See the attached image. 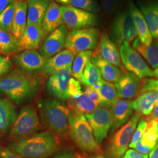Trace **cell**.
I'll list each match as a JSON object with an SVG mask.
<instances>
[{
  "instance_id": "6da1fadb",
  "label": "cell",
  "mask_w": 158,
  "mask_h": 158,
  "mask_svg": "<svg viewBox=\"0 0 158 158\" xmlns=\"http://www.w3.org/2000/svg\"><path fill=\"white\" fill-rule=\"evenodd\" d=\"M57 141L52 134L36 133L18 139L10 147L14 152L25 158H46L55 152Z\"/></svg>"
},
{
  "instance_id": "7a4b0ae2",
  "label": "cell",
  "mask_w": 158,
  "mask_h": 158,
  "mask_svg": "<svg viewBox=\"0 0 158 158\" xmlns=\"http://www.w3.org/2000/svg\"><path fill=\"white\" fill-rule=\"evenodd\" d=\"M35 90V85L23 70L17 69L0 77V94L17 104L28 101Z\"/></svg>"
},
{
  "instance_id": "3957f363",
  "label": "cell",
  "mask_w": 158,
  "mask_h": 158,
  "mask_svg": "<svg viewBox=\"0 0 158 158\" xmlns=\"http://www.w3.org/2000/svg\"><path fill=\"white\" fill-rule=\"evenodd\" d=\"M39 108L44 124L53 134L63 136L68 133L70 113L69 108L56 100L46 98L40 100Z\"/></svg>"
},
{
  "instance_id": "277c9868",
  "label": "cell",
  "mask_w": 158,
  "mask_h": 158,
  "mask_svg": "<svg viewBox=\"0 0 158 158\" xmlns=\"http://www.w3.org/2000/svg\"><path fill=\"white\" fill-rule=\"evenodd\" d=\"M69 132L71 139L79 148L86 152H101L96 142L92 128L83 115H77L70 111L69 117Z\"/></svg>"
},
{
  "instance_id": "5b68a950",
  "label": "cell",
  "mask_w": 158,
  "mask_h": 158,
  "mask_svg": "<svg viewBox=\"0 0 158 158\" xmlns=\"http://www.w3.org/2000/svg\"><path fill=\"white\" fill-rule=\"evenodd\" d=\"M141 116L140 114L136 113L127 123L113 135L108 145L107 154L109 158H122L130 145Z\"/></svg>"
},
{
  "instance_id": "8992f818",
  "label": "cell",
  "mask_w": 158,
  "mask_h": 158,
  "mask_svg": "<svg viewBox=\"0 0 158 158\" xmlns=\"http://www.w3.org/2000/svg\"><path fill=\"white\" fill-rule=\"evenodd\" d=\"M100 36V31L91 27L73 30L69 32L65 48L76 54L95 49Z\"/></svg>"
},
{
  "instance_id": "52a82bcc",
  "label": "cell",
  "mask_w": 158,
  "mask_h": 158,
  "mask_svg": "<svg viewBox=\"0 0 158 158\" xmlns=\"http://www.w3.org/2000/svg\"><path fill=\"white\" fill-rule=\"evenodd\" d=\"M110 37L115 44L121 45L124 42H133L137 32L130 10L119 13L113 20L110 28Z\"/></svg>"
},
{
  "instance_id": "ba28073f",
  "label": "cell",
  "mask_w": 158,
  "mask_h": 158,
  "mask_svg": "<svg viewBox=\"0 0 158 158\" xmlns=\"http://www.w3.org/2000/svg\"><path fill=\"white\" fill-rule=\"evenodd\" d=\"M119 55L124 66L139 79L153 77V71L148 66L140 54L125 41L119 47Z\"/></svg>"
},
{
  "instance_id": "9c48e42d",
  "label": "cell",
  "mask_w": 158,
  "mask_h": 158,
  "mask_svg": "<svg viewBox=\"0 0 158 158\" xmlns=\"http://www.w3.org/2000/svg\"><path fill=\"white\" fill-rule=\"evenodd\" d=\"M63 24L70 31L91 28L98 23V17L90 12L71 6H60Z\"/></svg>"
},
{
  "instance_id": "30bf717a",
  "label": "cell",
  "mask_w": 158,
  "mask_h": 158,
  "mask_svg": "<svg viewBox=\"0 0 158 158\" xmlns=\"http://www.w3.org/2000/svg\"><path fill=\"white\" fill-rule=\"evenodd\" d=\"M40 128V118L35 108L28 106L19 113L12 126L11 135L13 138H23L32 134Z\"/></svg>"
},
{
  "instance_id": "8fae6325",
  "label": "cell",
  "mask_w": 158,
  "mask_h": 158,
  "mask_svg": "<svg viewBox=\"0 0 158 158\" xmlns=\"http://www.w3.org/2000/svg\"><path fill=\"white\" fill-rule=\"evenodd\" d=\"M85 116L92 128L96 142L101 144L107 138L113 124L110 108L100 106L93 113Z\"/></svg>"
},
{
  "instance_id": "7c38bea8",
  "label": "cell",
  "mask_w": 158,
  "mask_h": 158,
  "mask_svg": "<svg viewBox=\"0 0 158 158\" xmlns=\"http://www.w3.org/2000/svg\"><path fill=\"white\" fill-rule=\"evenodd\" d=\"M72 79V66L64 68L51 76L46 84L47 89L53 96L62 102L70 98L69 89Z\"/></svg>"
},
{
  "instance_id": "4fadbf2b",
  "label": "cell",
  "mask_w": 158,
  "mask_h": 158,
  "mask_svg": "<svg viewBox=\"0 0 158 158\" xmlns=\"http://www.w3.org/2000/svg\"><path fill=\"white\" fill-rule=\"evenodd\" d=\"M68 34V29L64 24L50 33L40 48V54L48 59L62 51L65 48Z\"/></svg>"
},
{
  "instance_id": "5bb4252c",
  "label": "cell",
  "mask_w": 158,
  "mask_h": 158,
  "mask_svg": "<svg viewBox=\"0 0 158 158\" xmlns=\"http://www.w3.org/2000/svg\"><path fill=\"white\" fill-rule=\"evenodd\" d=\"M14 62L23 72L34 73L42 70L47 59L36 50H25L14 57Z\"/></svg>"
},
{
  "instance_id": "9a60e30c",
  "label": "cell",
  "mask_w": 158,
  "mask_h": 158,
  "mask_svg": "<svg viewBox=\"0 0 158 158\" xmlns=\"http://www.w3.org/2000/svg\"><path fill=\"white\" fill-rule=\"evenodd\" d=\"M114 85L119 98L129 100L140 94L141 83L136 76L130 72L124 70Z\"/></svg>"
},
{
  "instance_id": "2e32d148",
  "label": "cell",
  "mask_w": 158,
  "mask_h": 158,
  "mask_svg": "<svg viewBox=\"0 0 158 158\" xmlns=\"http://www.w3.org/2000/svg\"><path fill=\"white\" fill-rule=\"evenodd\" d=\"M93 55L102 57L116 67L124 70L117 46L109 35L106 32L101 35L95 51L93 52Z\"/></svg>"
},
{
  "instance_id": "e0dca14e",
  "label": "cell",
  "mask_w": 158,
  "mask_h": 158,
  "mask_svg": "<svg viewBox=\"0 0 158 158\" xmlns=\"http://www.w3.org/2000/svg\"><path fill=\"white\" fill-rule=\"evenodd\" d=\"M113 117L111 132L117 130L129 120L133 113L132 102L128 99L119 98L111 106Z\"/></svg>"
},
{
  "instance_id": "ac0fdd59",
  "label": "cell",
  "mask_w": 158,
  "mask_h": 158,
  "mask_svg": "<svg viewBox=\"0 0 158 158\" xmlns=\"http://www.w3.org/2000/svg\"><path fill=\"white\" fill-rule=\"evenodd\" d=\"M76 53L67 49L47 59L42 72L46 76H52L64 68L72 66Z\"/></svg>"
},
{
  "instance_id": "d6986e66",
  "label": "cell",
  "mask_w": 158,
  "mask_h": 158,
  "mask_svg": "<svg viewBox=\"0 0 158 158\" xmlns=\"http://www.w3.org/2000/svg\"><path fill=\"white\" fill-rule=\"evenodd\" d=\"M46 35L42 23L27 25L19 38L23 50H35L40 46Z\"/></svg>"
},
{
  "instance_id": "ffe728a7",
  "label": "cell",
  "mask_w": 158,
  "mask_h": 158,
  "mask_svg": "<svg viewBox=\"0 0 158 158\" xmlns=\"http://www.w3.org/2000/svg\"><path fill=\"white\" fill-rule=\"evenodd\" d=\"M69 110L77 115H87L93 113L99 107L100 104L91 100L85 93L77 97H71L68 100Z\"/></svg>"
},
{
  "instance_id": "44dd1931",
  "label": "cell",
  "mask_w": 158,
  "mask_h": 158,
  "mask_svg": "<svg viewBox=\"0 0 158 158\" xmlns=\"http://www.w3.org/2000/svg\"><path fill=\"white\" fill-rule=\"evenodd\" d=\"M130 11L134 19L139 40L144 45H150L152 42V36L141 12L132 2L130 3Z\"/></svg>"
},
{
  "instance_id": "7402d4cb",
  "label": "cell",
  "mask_w": 158,
  "mask_h": 158,
  "mask_svg": "<svg viewBox=\"0 0 158 158\" xmlns=\"http://www.w3.org/2000/svg\"><path fill=\"white\" fill-rule=\"evenodd\" d=\"M52 0H28L27 25L41 23Z\"/></svg>"
},
{
  "instance_id": "603a6c76",
  "label": "cell",
  "mask_w": 158,
  "mask_h": 158,
  "mask_svg": "<svg viewBox=\"0 0 158 158\" xmlns=\"http://www.w3.org/2000/svg\"><path fill=\"white\" fill-rule=\"evenodd\" d=\"M158 100V91H147L132 102L133 109L141 115L148 116L152 112Z\"/></svg>"
},
{
  "instance_id": "cb8c5ba5",
  "label": "cell",
  "mask_w": 158,
  "mask_h": 158,
  "mask_svg": "<svg viewBox=\"0 0 158 158\" xmlns=\"http://www.w3.org/2000/svg\"><path fill=\"white\" fill-rule=\"evenodd\" d=\"M60 6L52 1L42 23L45 34H49L63 25Z\"/></svg>"
},
{
  "instance_id": "d4e9b609",
  "label": "cell",
  "mask_w": 158,
  "mask_h": 158,
  "mask_svg": "<svg viewBox=\"0 0 158 158\" xmlns=\"http://www.w3.org/2000/svg\"><path fill=\"white\" fill-rule=\"evenodd\" d=\"M17 118V109L11 102L0 98V131L6 132Z\"/></svg>"
},
{
  "instance_id": "484cf974",
  "label": "cell",
  "mask_w": 158,
  "mask_h": 158,
  "mask_svg": "<svg viewBox=\"0 0 158 158\" xmlns=\"http://www.w3.org/2000/svg\"><path fill=\"white\" fill-rule=\"evenodd\" d=\"M27 2L16 0V8L11 32L19 40L27 26Z\"/></svg>"
},
{
  "instance_id": "4316f807",
  "label": "cell",
  "mask_w": 158,
  "mask_h": 158,
  "mask_svg": "<svg viewBox=\"0 0 158 158\" xmlns=\"http://www.w3.org/2000/svg\"><path fill=\"white\" fill-rule=\"evenodd\" d=\"M132 48L146 59L152 68H158V40H153L149 46H145L136 38L133 41Z\"/></svg>"
},
{
  "instance_id": "83f0119b",
  "label": "cell",
  "mask_w": 158,
  "mask_h": 158,
  "mask_svg": "<svg viewBox=\"0 0 158 158\" xmlns=\"http://www.w3.org/2000/svg\"><path fill=\"white\" fill-rule=\"evenodd\" d=\"M91 60L99 69L102 73V78L106 81L110 83L116 82L122 74L118 68L108 62L102 57L93 55Z\"/></svg>"
},
{
  "instance_id": "f1b7e54d",
  "label": "cell",
  "mask_w": 158,
  "mask_h": 158,
  "mask_svg": "<svg viewBox=\"0 0 158 158\" xmlns=\"http://www.w3.org/2000/svg\"><path fill=\"white\" fill-rule=\"evenodd\" d=\"M141 12L144 17L153 38L158 40V3L150 2L141 6Z\"/></svg>"
},
{
  "instance_id": "f546056e",
  "label": "cell",
  "mask_w": 158,
  "mask_h": 158,
  "mask_svg": "<svg viewBox=\"0 0 158 158\" xmlns=\"http://www.w3.org/2000/svg\"><path fill=\"white\" fill-rule=\"evenodd\" d=\"M23 50L18 38L11 32L0 29V51L6 54H13Z\"/></svg>"
},
{
  "instance_id": "4dcf8cb0",
  "label": "cell",
  "mask_w": 158,
  "mask_h": 158,
  "mask_svg": "<svg viewBox=\"0 0 158 158\" xmlns=\"http://www.w3.org/2000/svg\"><path fill=\"white\" fill-rule=\"evenodd\" d=\"M100 98L101 106L111 107V106L118 98L117 91L115 85L102 80L101 87L96 90Z\"/></svg>"
},
{
  "instance_id": "1f68e13d",
  "label": "cell",
  "mask_w": 158,
  "mask_h": 158,
  "mask_svg": "<svg viewBox=\"0 0 158 158\" xmlns=\"http://www.w3.org/2000/svg\"><path fill=\"white\" fill-rule=\"evenodd\" d=\"M92 55V51H85L77 53L74 57L72 65V76L74 79L81 81L85 68L91 62Z\"/></svg>"
},
{
  "instance_id": "d6a6232c",
  "label": "cell",
  "mask_w": 158,
  "mask_h": 158,
  "mask_svg": "<svg viewBox=\"0 0 158 158\" xmlns=\"http://www.w3.org/2000/svg\"><path fill=\"white\" fill-rule=\"evenodd\" d=\"M147 128L141 141L143 145L154 148L158 141V128L156 118L147 121Z\"/></svg>"
},
{
  "instance_id": "836d02e7",
  "label": "cell",
  "mask_w": 158,
  "mask_h": 158,
  "mask_svg": "<svg viewBox=\"0 0 158 158\" xmlns=\"http://www.w3.org/2000/svg\"><path fill=\"white\" fill-rule=\"evenodd\" d=\"M102 80L100 70L95 64L90 62L85 68L81 82L87 87H93Z\"/></svg>"
},
{
  "instance_id": "e575fe53",
  "label": "cell",
  "mask_w": 158,
  "mask_h": 158,
  "mask_svg": "<svg viewBox=\"0 0 158 158\" xmlns=\"http://www.w3.org/2000/svg\"><path fill=\"white\" fill-rule=\"evenodd\" d=\"M15 8L16 0H14L0 14V29L11 32Z\"/></svg>"
},
{
  "instance_id": "d590c367",
  "label": "cell",
  "mask_w": 158,
  "mask_h": 158,
  "mask_svg": "<svg viewBox=\"0 0 158 158\" xmlns=\"http://www.w3.org/2000/svg\"><path fill=\"white\" fill-rule=\"evenodd\" d=\"M69 4L75 8L94 14L100 10L99 6L94 0H70Z\"/></svg>"
},
{
  "instance_id": "8d00e7d4",
  "label": "cell",
  "mask_w": 158,
  "mask_h": 158,
  "mask_svg": "<svg viewBox=\"0 0 158 158\" xmlns=\"http://www.w3.org/2000/svg\"><path fill=\"white\" fill-rule=\"evenodd\" d=\"M147 123H148L145 119H142L139 121V124L134 133V135L132 136V139L129 145V147L131 148H135L136 144L141 140L142 136L147 128Z\"/></svg>"
},
{
  "instance_id": "74e56055",
  "label": "cell",
  "mask_w": 158,
  "mask_h": 158,
  "mask_svg": "<svg viewBox=\"0 0 158 158\" xmlns=\"http://www.w3.org/2000/svg\"><path fill=\"white\" fill-rule=\"evenodd\" d=\"M12 66V62L10 57L0 55V77L9 73Z\"/></svg>"
},
{
  "instance_id": "f35d334b",
  "label": "cell",
  "mask_w": 158,
  "mask_h": 158,
  "mask_svg": "<svg viewBox=\"0 0 158 158\" xmlns=\"http://www.w3.org/2000/svg\"><path fill=\"white\" fill-rule=\"evenodd\" d=\"M69 93L70 98L77 97L84 93L81 90V87L80 81L73 77H72L70 81Z\"/></svg>"
},
{
  "instance_id": "ab89813d",
  "label": "cell",
  "mask_w": 158,
  "mask_h": 158,
  "mask_svg": "<svg viewBox=\"0 0 158 158\" xmlns=\"http://www.w3.org/2000/svg\"><path fill=\"white\" fill-rule=\"evenodd\" d=\"M151 91H158V79H145L142 81L140 93Z\"/></svg>"
},
{
  "instance_id": "60d3db41",
  "label": "cell",
  "mask_w": 158,
  "mask_h": 158,
  "mask_svg": "<svg viewBox=\"0 0 158 158\" xmlns=\"http://www.w3.org/2000/svg\"><path fill=\"white\" fill-rule=\"evenodd\" d=\"M0 158H25L6 148H0Z\"/></svg>"
},
{
  "instance_id": "b9f144b4",
  "label": "cell",
  "mask_w": 158,
  "mask_h": 158,
  "mask_svg": "<svg viewBox=\"0 0 158 158\" xmlns=\"http://www.w3.org/2000/svg\"><path fill=\"white\" fill-rule=\"evenodd\" d=\"M117 0H103L102 7L107 14L113 12L116 6Z\"/></svg>"
},
{
  "instance_id": "7bdbcfd3",
  "label": "cell",
  "mask_w": 158,
  "mask_h": 158,
  "mask_svg": "<svg viewBox=\"0 0 158 158\" xmlns=\"http://www.w3.org/2000/svg\"><path fill=\"white\" fill-rule=\"evenodd\" d=\"M84 93L85 95L89 97L91 100L100 103V106H101L100 98L99 95H98L97 91L95 89H94L92 87H87Z\"/></svg>"
},
{
  "instance_id": "ee69618b",
  "label": "cell",
  "mask_w": 158,
  "mask_h": 158,
  "mask_svg": "<svg viewBox=\"0 0 158 158\" xmlns=\"http://www.w3.org/2000/svg\"><path fill=\"white\" fill-rule=\"evenodd\" d=\"M123 158H148V155L138 152L134 149H130L126 152Z\"/></svg>"
},
{
  "instance_id": "f6af8a7d",
  "label": "cell",
  "mask_w": 158,
  "mask_h": 158,
  "mask_svg": "<svg viewBox=\"0 0 158 158\" xmlns=\"http://www.w3.org/2000/svg\"><path fill=\"white\" fill-rule=\"evenodd\" d=\"M135 149L138 152L143 154V155H148L149 153L151 152V151H152L153 149L152 148L142 145L141 140L136 144Z\"/></svg>"
},
{
  "instance_id": "bcb514c9",
  "label": "cell",
  "mask_w": 158,
  "mask_h": 158,
  "mask_svg": "<svg viewBox=\"0 0 158 158\" xmlns=\"http://www.w3.org/2000/svg\"><path fill=\"white\" fill-rule=\"evenodd\" d=\"M53 158H79V157L71 151L66 150L57 153Z\"/></svg>"
},
{
  "instance_id": "7dc6e473",
  "label": "cell",
  "mask_w": 158,
  "mask_h": 158,
  "mask_svg": "<svg viewBox=\"0 0 158 158\" xmlns=\"http://www.w3.org/2000/svg\"><path fill=\"white\" fill-rule=\"evenodd\" d=\"M156 118H158V100L155 104V106L152 112L150 115L147 116V118L145 120L147 121H149L150 120H152L153 119Z\"/></svg>"
},
{
  "instance_id": "c3c4849f",
  "label": "cell",
  "mask_w": 158,
  "mask_h": 158,
  "mask_svg": "<svg viewBox=\"0 0 158 158\" xmlns=\"http://www.w3.org/2000/svg\"><path fill=\"white\" fill-rule=\"evenodd\" d=\"M14 0H0V14Z\"/></svg>"
},
{
  "instance_id": "681fc988",
  "label": "cell",
  "mask_w": 158,
  "mask_h": 158,
  "mask_svg": "<svg viewBox=\"0 0 158 158\" xmlns=\"http://www.w3.org/2000/svg\"><path fill=\"white\" fill-rule=\"evenodd\" d=\"M149 158H158V142L156 146L150 153Z\"/></svg>"
},
{
  "instance_id": "f907efd6",
  "label": "cell",
  "mask_w": 158,
  "mask_h": 158,
  "mask_svg": "<svg viewBox=\"0 0 158 158\" xmlns=\"http://www.w3.org/2000/svg\"><path fill=\"white\" fill-rule=\"evenodd\" d=\"M58 2L61 3L63 4H69L70 0H56Z\"/></svg>"
},
{
  "instance_id": "816d5d0a",
  "label": "cell",
  "mask_w": 158,
  "mask_h": 158,
  "mask_svg": "<svg viewBox=\"0 0 158 158\" xmlns=\"http://www.w3.org/2000/svg\"><path fill=\"white\" fill-rule=\"evenodd\" d=\"M153 74H154V77L158 78V68L155 69V70L153 71Z\"/></svg>"
},
{
  "instance_id": "f5cc1de1",
  "label": "cell",
  "mask_w": 158,
  "mask_h": 158,
  "mask_svg": "<svg viewBox=\"0 0 158 158\" xmlns=\"http://www.w3.org/2000/svg\"><path fill=\"white\" fill-rule=\"evenodd\" d=\"M104 158L103 156H95V157H93V158Z\"/></svg>"
},
{
  "instance_id": "db71d44e",
  "label": "cell",
  "mask_w": 158,
  "mask_h": 158,
  "mask_svg": "<svg viewBox=\"0 0 158 158\" xmlns=\"http://www.w3.org/2000/svg\"><path fill=\"white\" fill-rule=\"evenodd\" d=\"M156 122H157V126H158V118H156Z\"/></svg>"
},
{
  "instance_id": "11a10c76",
  "label": "cell",
  "mask_w": 158,
  "mask_h": 158,
  "mask_svg": "<svg viewBox=\"0 0 158 158\" xmlns=\"http://www.w3.org/2000/svg\"><path fill=\"white\" fill-rule=\"evenodd\" d=\"M18 1H26V0H17Z\"/></svg>"
},
{
  "instance_id": "9f6ffc18",
  "label": "cell",
  "mask_w": 158,
  "mask_h": 158,
  "mask_svg": "<svg viewBox=\"0 0 158 158\" xmlns=\"http://www.w3.org/2000/svg\"><path fill=\"white\" fill-rule=\"evenodd\" d=\"M1 133H0V141H1Z\"/></svg>"
}]
</instances>
